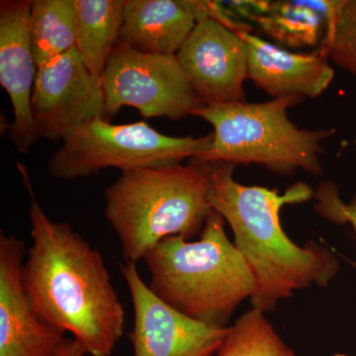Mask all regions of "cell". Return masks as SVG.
I'll list each match as a JSON object with an SVG mask.
<instances>
[{
  "mask_svg": "<svg viewBox=\"0 0 356 356\" xmlns=\"http://www.w3.org/2000/svg\"><path fill=\"white\" fill-rule=\"evenodd\" d=\"M332 0H280L269 1L257 18L261 31L287 48L321 44L325 36Z\"/></svg>",
  "mask_w": 356,
  "mask_h": 356,
  "instance_id": "15",
  "label": "cell"
},
{
  "mask_svg": "<svg viewBox=\"0 0 356 356\" xmlns=\"http://www.w3.org/2000/svg\"><path fill=\"white\" fill-rule=\"evenodd\" d=\"M216 356H296L264 312L252 308L229 327Z\"/></svg>",
  "mask_w": 356,
  "mask_h": 356,
  "instance_id": "18",
  "label": "cell"
},
{
  "mask_svg": "<svg viewBox=\"0 0 356 356\" xmlns=\"http://www.w3.org/2000/svg\"><path fill=\"white\" fill-rule=\"evenodd\" d=\"M102 79L103 118L106 121L125 106L137 109L145 118L175 121L205 106L194 92L177 55L143 53L119 40Z\"/></svg>",
  "mask_w": 356,
  "mask_h": 356,
  "instance_id": "7",
  "label": "cell"
},
{
  "mask_svg": "<svg viewBox=\"0 0 356 356\" xmlns=\"http://www.w3.org/2000/svg\"><path fill=\"white\" fill-rule=\"evenodd\" d=\"M102 77L95 76L72 49L37 70L32 114L39 138L58 142L72 129L104 116Z\"/></svg>",
  "mask_w": 356,
  "mask_h": 356,
  "instance_id": "9",
  "label": "cell"
},
{
  "mask_svg": "<svg viewBox=\"0 0 356 356\" xmlns=\"http://www.w3.org/2000/svg\"><path fill=\"white\" fill-rule=\"evenodd\" d=\"M210 165L181 163L122 173L104 192V215L120 242L124 262L144 261L165 238L186 240L202 231L212 212Z\"/></svg>",
  "mask_w": 356,
  "mask_h": 356,
  "instance_id": "4",
  "label": "cell"
},
{
  "mask_svg": "<svg viewBox=\"0 0 356 356\" xmlns=\"http://www.w3.org/2000/svg\"><path fill=\"white\" fill-rule=\"evenodd\" d=\"M23 241L0 234V356H58L65 332L40 317L26 294Z\"/></svg>",
  "mask_w": 356,
  "mask_h": 356,
  "instance_id": "11",
  "label": "cell"
},
{
  "mask_svg": "<svg viewBox=\"0 0 356 356\" xmlns=\"http://www.w3.org/2000/svg\"><path fill=\"white\" fill-rule=\"evenodd\" d=\"M318 49L356 79V0H332Z\"/></svg>",
  "mask_w": 356,
  "mask_h": 356,
  "instance_id": "19",
  "label": "cell"
},
{
  "mask_svg": "<svg viewBox=\"0 0 356 356\" xmlns=\"http://www.w3.org/2000/svg\"><path fill=\"white\" fill-rule=\"evenodd\" d=\"M298 102L297 98L284 97L201 107L193 116L207 121L214 132L207 151L191 159V163L261 165L280 175H292L300 168L321 175V143L336 130L297 127L288 118L287 109Z\"/></svg>",
  "mask_w": 356,
  "mask_h": 356,
  "instance_id": "5",
  "label": "cell"
},
{
  "mask_svg": "<svg viewBox=\"0 0 356 356\" xmlns=\"http://www.w3.org/2000/svg\"><path fill=\"white\" fill-rule=\"evenodd\" d=\"M234 168L227 163L210 165L208 200L228 222L234 245L254 276L252 308L266 313L296 290L327 286L339 271L337 257L316 243L299 247L280 222L283 206L310 200L313 189L299 182L280 195L276 189L238 184L233 178Z\"/></svg>",
  "mask_w": 356,
  "mask_h": 356,
  "instance_id": "2",
  "label": "cell"
},
{
  "mask_svg": "<svg viewBox=\"0 0 356 356\" xmlns=\"http://www.w3.org/2000/svg\"><path fill=\"white\" fill-rule=\"evenodd\" d=\"M31 2H0V83L10 97L14 120L9 126L11 140L20 153L27 154L39 136L32 114V95L37 67L31 40Z\"/></svg>",
  "mask_w": 356,
  "mask_h": 356,
  "instance_id": "12",
  "label": "cell"
},
{
  "mask_svg": "<svg viewBox=\"0 0 356 356\" xmlns=\"http://www.w3.org/2000/svg\"><path fill=\"white\" fill-rule=\"evenodd\" d=\"M76 49L81 62L102 77L123 23L125 0H76Z\"/></svg>",
  "mask_w": 356,
  "mask_h": 356,
  "instance_id": "16",
  "label": "cell"
},
{
  "mask_svg": "<svg viewBox=\"0 0 356 356\" xmlns=\"http://www.w3.org/2000/svg\"><path fill=\"white\" fill-rule=\"evenodd\" d=\"M146 262L149 287L187 317L227 327L243 300L252 296L254 280L247 261L225 232V220L212 210L195 242L165 238L152 248Z\"/></svg>",
  "mask_w": 356,
  "mask_h": 356,
  "instance_id": "3",
  "label": "cell"
},
{
  "mask_svg": "<svg viewBox=\"0 0 356 356\" xmlns=\"http://www.w3.org/2000/svg\"><path fill=\"white\" fill-rule=\"evenodd\" d=\"M332 356H348V355H341V353H337V355H332ZM355 356H356V355H355Z\"/></svg>",
  "mask_w": 356,
  "mask_h": 356,
  "instance_id": "22",
  "label": "cell"
},
{
  "mask_svg": "<svg viewBox=\"0 0 356 356\" xmlns=\"http://www.w3.org/2000/svg\"><path fill=\"white\" fill-rule=\"evenodd\" d=\"M248 54V76L274 98H315L329 88L334 72L321 49L292 53L250 32L238 31Z\"/></svg>",
  "mask_w": 356,
  "mask_h": 356,
  "instance_id": "13",
  "label": "cell"
},
{
  "mask_svg": "<svg viewBox=\"0 0 356 356\" xmlns=\"http://www.w3.org/2000/svg\"><path fill=\"white\" fill-rule=\"evenodd\" d=\"M177 57L205 106L245 102L243 83L248 76V54L236 32L212 18H204Z\"/></svg>",
  "mask_w": 356,
  "mask_h": 356,
  "instance_id": "10",
  "label": "cell"
},
{
  "mask_svg": "<svg viewBox=\"0 0 356 356\" xmlns=\"http://www.w3.org/2000/svg\"><path fill=\"white\" fill-rule=\"evenodd\" d=\"M197 22L193 1L125 0L119 41L143 53L177 55Z\"/></svg>",
  "mask_w": 356,
  "mask_h": 356,
  "instance_id": "14",
  "label": "cell"
},
{
  "mask_svg": "<svg viewBox=\"0 0 356 356\" xmlns=\"http://www.w3.org/2000/svg\"><path fill=\"white\" fill-rule=\"evenodd\" d=\"M316 212L320 216L336 224H350L356 235V195L350 202L346 204L339 197V191L332 182L325 181L320 184L314 194ZM356 268V262H353Z\"/></svg>",
  "mask_w": 356,
  "mask_h": 356,
  "instance_id": "20",
  "label": "cell"
},
{
  "mask_svg": "<svg viewBox=\"0 0 356 356\" xmlns=\"http://www.w3.org/2000/svg\"><path fill=\"white\" fill-rule=\"evenodd\" d=\"M76 0H33L31 40L37 67L76 48Z\"/></svg>",
  "mask_w": 356,
  "mask_h": 356,
  "instance_id": "17",
  "label": "cell"
},
{
  "mask_svg": "<svg viewBox=\"0 0 356 356\" xmlns=\"http://www.w3.org/2000/svg\"><path fill=\"white\" fill-rule=\"evenodd\" d=\"M134 308L129 334L134 356H216L229 332L187 317L166 304L145 283L136 264L119 266Z\"/></svg>",
  "mask_w": 356,
  "mask_h": 356,
  "instance_id": "8",
  "label": "cell"
},
{
  "mask_svg": "<svg viewBox=\"0 0 356 356\" xmlns=\"http://www.w3.org/2000/svg\"><path fill=\"white\" fill-rule=\"evenodd\" d=\"M32 245L22 266L26 294L37 314L70 332L91 356H111L125 331L126 314L102 254L69 222L51 221L24 165Z\"/></svg>",
  "mask_w": 356,
  "mask_h": 356,
  "instance_id": "1",
  "label": "cell"
},
{
  "mask_svg": "<svg viewBox=\"0 0 356 356\" xmlns=\"http://www.w3.org/2000/svg\"><path fill=\"white\" fill-rule=\"evenodd\" d=\"M213 134L200 138L170 137L140 121L113 125L97 117L72 129L49 159L51 177L74 180L108 168L122 172L193 159L205 153Z\"/></svg>",
  "mask_w": 356,
  "mask_h": 356,
  "instance_id": "6",
  "label": "cell"
},
{
  "mask_svg": "<svg viewBox=\"0 0 356 356\" xmlns=\"http://www.w3.org/2000/svg\"><path fill=\"white\" fill-rule=\"evenodd\" d=\"M88 355L83 346L76 339H67L58 356H84Z\"/></svg>",
  "mask_w": 356,
  "mask_h": 356,
  "instance_id": "21",
  "label": "cell"
}]
</instances>
